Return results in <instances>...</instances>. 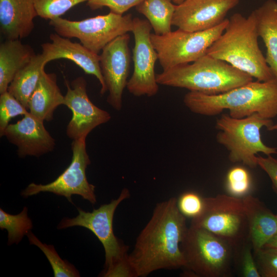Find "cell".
I'll return each mask as SVG.
<instances>
[{
	"label": "cell",
	"instance_id": "obj_6",
	"mask_svg": "<svg viewBox=\"0 0 277 277\" xmlns=\"http://www.w3.org/2000/svg\"><path fill=\"white\" fill-rule=\"evenodd\" d=\"M273 124L271 119L257 113L241 118L222 114L215 123L219 130L216 140L229 152L230 162L255 168L258 153L266 155L277 153V148L266 145L261 137V128L268 129Z\"/></svg>",
	"mask_w": 277,
	"mask_h": 277
},
{
	"label": "cell",
	"instance_id": "obj_8",
	"mask_svg": "<svg viewBox=\"0 0 277 277\" xmlns=\"http://www.w3.org/2000/svg\"><path fill=\"white\" fill-rule=\"evenodd\" d=\"M190 225L202 228L228 241L234 248L248 240V228L242 198L218 194L204 197L201 213Z\"/></svg>",
	"mask_w": 277,
	"mask_h": 277
},
{
	"label": "cell",
	"instance_id": "obj_35",
	"mask_svg": "<svg viewBox=\"0 0 277 277\" xmlns=\"http://www.w3.org/2000/svg\"><path fill=\"white\" fill-rule=\"evenodd\" d=\"M264 248L277 249V234L270 240Z\"/></svg>",
	"mask_w": 277,
	"mask_h": 277
},
{
	"label": "cell",
	"instance_id": "obj_26",
	"mask_svg": "<svg viewBox=\"0 0 277 277\" xmlns=\"http://www.w3.org/2000/svg\"><path fill=\"white\" fill-rule=\"evenodd\" d=\"M30 244L38 247L45 254L52 268L54 277H79L80 273L75 266L61 258L54 246L43 243L31 231L27 235Z\"/></svg>",
	"mask_w": 277,
	"mask_h": 277
},
{
	"label": "cell",
	"instance_id": "obj_29",
	"mask_svg": "<svg viewBox=\"0 0 277 277\" xmlns=\"http://www.w3.org/2000/svg\"><path fill=\"white\" fill-rule=\"evenodd\" d=\"M28 109L13 95L6 91L0 96V136L8 126L9 122L18 115H25L29 113Z\"/></svg>",
	"mask_w": 277,
	"mask_h": 277
},
{
	"label": "cell",
	"instance_id": "obj_5",
	"mask_svg": "<svg viewBox=\"0 0 277 277\" xmlns=\"http://www.w3.org/2000/svg\"><path fill=\"white\" fill-rule=\"evenodd\" d=\"M130 196L124 188L119 196L109 203L101 205L92 212L77 208L78 214L74 217H64L57 226L59 230L74 226L83 227L91 231L102 244L105 261L103 276H130L127 264L128 247L115 235L113 228L114 212L118 205Z\"/></svg>",
	"mask_w": 277,
	"mask_h": 277
},
{
	"label": "cell",
	"instance_id": "obj_14",
	"mask_svg": "<svg viewBox=\"0 0 277 277\" xmlns=\"http://www.w3.org/2000/svg\"><path fill=\"white\" fill-rule=\"evenodd\" d=\"M128 33L120 35L107 45L100 55L102 74L108 91L107 103L115 110L123 106V94L128 83L130 65Z\"/></svg>",
	"mask_w": 277,
	"mask_h": 277
},
{
	"label": "cell",
	"instance_id": "obj_10",
	"mask_svg": "<svg viewBox=\"0 0 277 277\" xmlns=\"http://www.w3.org/2000/svg\"><path fill=\"white\" fill-rule=\"evenodd\" d=\"M228 19L209 30L189 32L178 29L164 35L151 33L150 38L163 70L193 62L206 54L223 33Z\"/></svg>",
	"mask_w": 277,
	"mask_h": 277
},
{
	"label": "cell",
	"instance_id": "obj_25",
	"mask_svg": "<svg viewBox=\"0 0 277 277\" xmlns=\"http://www.w3.org/2000/svg\"><path fill=\"white\" fill-rule=\"evenodd\" d=\"M33 228L31 219L28 215V208L25 206L17 214H11L0 208V228L8 231V245L17 244Z\"/></svg>",
	"mask_w": 277,
	"mask_h": 277
},
{
	"label": "cell",
	"instance_id": "obj_15",
	"mask_svg": "<svg viewBox=\"0 0 277 277\" xmlns=\"http://www.w3.org/2000/svg\"><path fill=\"white\" fill-rule=\"evenodd\" d=\"M239 0H185L176 5L172 26L189 32L213 28L226 18Z\"/></svg>",
	"mask_w": 277,
	"mask_h": 277
},
{
	"label": "cell",
	"instance_id": "obj_11",
	"mask_svg": "<svg viewBox=\"0 0 277 277\" xmlns=\"http://www.w3.org/2000/svg\"><path fill=\"white\" fill-rule=\"evenodd\" d=\"M86 139L72 141L71 163L55 180L47 184L30 183L21 192V195L27 198L41 192H51L64 196L72 203L71 196L76 194L92 204H95V186L88 182L86 174V168L91 163Z\"/></svg>",
	"mask_w": 277,
	"mask_h": 277
},
{
	"label": "cell",
	"instance_id": "obj_36",
	"mask_svg": "<svg viewBox=\"0 0 277 277\" xmlns=\"http://www.w3.org/2000/svg\"><path fill=\"white\" fill-rule=\"evenodd\" d=\"M267 130H269V131H273V130H277V124H273L271 126L269 127L267 129Z\"/></svg>",
	"mask_w": 277,
	"mask_h": 277
},
{
	"label": "cell",
	"instance_id": "obj_30",
	"mask_svg": "<svg viewBox=\"0 0 277 277\" xmlns=\"http://www.w3.org/2000/svg\"><path fill=\"white\" fill-rule=\"evenodd\" d=\"M234 264L239 266L243 277H261L249 239L235 250Z\"/></svg>",
	"mask_w": 277,
	"mask_h": 277
},
{
	"label": "cell",
	"instance_id": "obj_2",
	"mask_svg": "<svg viewBox=\"0 0 277 277\" xmlns=\"http://www.w3.org/2000/svg\"><path fill=\"white\" fill-rule=\"evenodd\" d=\"M183 102L191 112L203 115H215L228 110L233 118L257 113L272 119L277 116V80L252 81L215 95L189 91L184 95Z\"/></svg>",
	"mask_w": 277,
	"mask_h": 277
},
{
	"label": "cell",
	"instance_id": "obj_28",
	"mask_svg": "<svg viewBox=\"0 0 277 277\" xmlns=\"http://www.w3.org/2000/svg\"><path fill=\"white\" fill-rule=\"evenodd\" d=\"M251 188V177L245 168L237 166L228 171L226 177V189L230 195L243 198L249 195Z\"/></svg>",
	"mask_w": 277,
	"mask_h": 277
},
{
	"label": "cell",
	"instance_id": "obj_20",
	"mask_svg": "<svg viewBox=\"0 0 277 277\" xmlns=\"http://www.w3.org/2000/svg\"><path fill=\"white\" fill-rule=\"evenodd\" d=\"M61 105H64V95L57 85L56 75L44 70L29 98L28 109L37 119L50 122L55 110Z\"/></svg>",
	"mask_w": 277,
	"mask_h": 277
},
{
	"label": "cell",
	"instance_id": "obj_16",
	"mask_svg": "<svg viewBox=\"0 0 277 277\" xmlns=\"http://www.w3.org/2000/svg\"><path fill=\"white\" fill-rule=\"evenodd\" d=\"M3 136L16 146L17 155L39 157L51 152L55 141L46 129L44 122L33 116L30 112L15 124H10Z\"/></svg>",
	"mask_w": 277,
	"mask_h": 277
},
{
	"label": "cell",
	"instance_id": "obj_37",
	"mask_svg": "<svg viewBox=\"0 0 277 277\" xmlns=\"http://www.w3.org/2000/svg\"><path fill=\"white\" fill-rule=\"evenodd\" d=\"M172 3L175 5L180 4V3L184 2L185 0H170Z\"/></svg>",
	"mask_w": 277,
	"mask_h": 277
},
{
	"label": "cell",
	"instance_id": "obj_4",
	"mask_svg": "<svg viewBox=\"0 0 277 277\" xmlns=\"http://www.w3.org/2000/svg\"><path fill=\"white\" fill-rule=\"evenodd\" d=\"M192 63L180 65L156 74L158 84L215 95L253 80L250 75L228 63L207 54Z\"/></svg>",
	"mask_w": 277,
	"mask_h": 277
},
{
	"label": "cell",
	"instance_id": "obj_21",
	"mask_svg": "<svg viewBox=\"0 0 277 277\" xmlns=\"http://www.w3.org/2000/svg\"><path fill=\"white\" fill-rule=\"evenodd\" d=\"M28 45L19 39H6L0 45V94L8 88L16 74L36 55Z\"/></svg>",
	"mask_w": 277,
	"mask_h": 277
},
{
	"label": "cell",
	"instance_id": "obj_24",
	"mask_svg": "<svg viewBox=\"0 0 277 277\" xmlns=\"http://www.w3.org/2000/svg\"><path fill=\"white\" fill-rule=\"evenodd\" d=\"M175 7L170 0H144L135 7L147 18L154 34L162 35L171 31Z\"/></svg>",
	"mask_w": 277,
	"mask_h": 277
},
{
	"label": "cell",
	"instance_id": "obj_31",
	"mask_svg": "<svg viewBox=\"0 0 277 277\" xmlns=\"http://www.w3.org/2000/svg\"><path fill=\"white\" fill-rule=\"evenodd\" d=\"M253 254L261 277H277V249L263 248Z\"/></svg>",
	"mask_w": 277,
	"mask_h": 277
},
{
	"label": "cell",
	"instance_id": "obj_3",
	"mask_svg": "<svg viewBox=\"0 0 277 277\" xmlns=\"http://www.w3.org/2000/svg\"><path fill=\"white\" fill-rule=\"evenodd\" d=\"M258 37L253 12L247 17L235 13L206 54L228 63L257 81L272 80L275 78L259 47Z\"/></svg>",
	"mask_w": 277,
	"mask_h": 277
},
{
	"label": "cell",
	"instance_id": "obj_12",
	"mask_svg": "<svg viewBox=\"0 0 277 277\" xmlns=\"http://www.w3.org/2000/svg\"><path fill=\"white\" fill-rule=\"evenodd\" d=\"M152 29L147 20L133 18L131 32L134 37L132 50L134 69L126 87L129 93L135 96L151 97L159 90L155 73L158 56L150 38Z\"/></svg>",
	"mask_w": 277,
	"mask_h": 277
},
{
	"label": "cell",
	"instance_id": "obj_7",
	"mask_svg": "<svg viewBox=\"0 0 277 277\" xmlns=\"http://www.w3.org/2000/svg\"><path fill=\"white\" fill-rule=\"evenodd\" d=\"M185 268L197 276L228 277L234 264V248L226 240L190 225L181 244Z\"/></svg>",
	"mask_w": 277,
	"mask_h": 277
},
{
	"label": "cell",
	"instance_id": "obj_33",
	"mask_svg": "<svg viewBox=\"0 0 277 277\" xmlns=\"http://www.w3.org/2000/svg\"><path fill=\"white\" fill-rule=\"evenodd\" d=\"M144 0H88L87 6L92 10L106 7L110 12L123 15L130 8L136 7Z\"/></svg>",
	"mask_w": 277,
	"mask_h": 277
},
{
	"label": "cell",
	"instance_id": "obj_22",
	"mask_svg": "<svg viewBox=\"0 0 277 277\" xmlns=\"http://www.w3.org/2000/svg\"><path fill=\"white\" fill-rule=\"evenodd\" d=\"M252 12L258 36L266 47V61L277 80V2L267 0Z\"/></svg>",
	"mask_w": 277,
	"mask_h": 277
},
{
	"label": "cell",
	"instance_id": "obj_17",
	"mask_svg": "<svg viewBox=\"0 0 277 277\" xmlns=\"http://www.w3.org/2000/svg\"><path fill=\"white\" fill-rule=\"evenodd\" d=\"M49 38L50 42L41 45V53L47 63L61 58L70 60L86 74L93 75L98 80L101 94L107 91L101 70L98 54L91 51L81 43L73 42L56 33L51 34Z\"/></svg>",
	"mask_w": 277,
	"mask_h": 277
},
{
	"label": "cell",
	"instance_id": "obj_1",
	"mask_svg": "<svg viewBox=\"0 0 277 277\" xmlns=\"http://www.w3.org/2000/svg\"><path fill=\"white\" fill-rule=\"evenodd\" d=\"M188 227L174 197L158 203L127 257L130 276L185 267L181 244Z\"/></svg>",
	"mask_w": 277,
	"mask_h": 277
},
{
	"label": "cell",
	"instance_id": "obj_19",
	"mask_svg": "<svg viewBox=\"0 0 277 277\" xmlns=\"http://www.w3.org/2000/svg\"><path fill=\"white\" fill-rule=\"evenodd\" d=\"M248 228V239L253 253L277 234V214H274L258 198L250 194L242 198Z\"/></svg>",
	"mask_w": 277,
	"mask_h": 277
},
{
	"label": "cell",
	"instance_id": "obj_13",
	"mask_svg": "<svg viewBox=\"0 0 277 277\" xmlns=\"http://www.w3.org/2000/svg\"><path fill=\"white\" fill-rule=\"evenodd\" d=\"M67 92L64 95V105L72 112V117L66 129V134L72 140L86 138L95 128L111 119L107 111L95 106L87 93V82L83 76L72 81L65 80Z\"/></svg>",
	"mask_w": 277,
	"mask_h": 277
},
{
	"label": "cell",
	"instance_id": "obj_32",
	"mask_svg": "<svg viewBox=\"0 0 277 277\" xmlns=\"http://www.w3.org/2000/svg\"><path fill=\"white\" fill-rule=\"evenodd\" d=\"M177 205L186 217L192 219L201 213L204 207V197L194 192H186L177 200Z\"/></svg>",
	"mask_w": 277,
	"mask_h": 277
},
{
	"label": "cell",
	"instance_id": "obj_9",
	"mask_svg": "<svg viewBox=\"0 0 277 277\" xmlns=\"http://www.w3.org/2000/svg\"><path fill=\"white\" fill-rule=\"evenodd\" d=\"M133 19L131 14L120 15L110 12L81 21L60 17L50 20L49 25L58 35L76 38L91 51L98 54L118 36L132 32Z\"/></svg>",
	"mask_w": 277,
	"mask_h": 277
},
{
	"label": "cell",
	"instance_id": "obj_27",
	"mask_svg": "<svg viewBox=\"0 0 277 277\" xmlns=\"http://www.w3.org/2000/svg\"><path fill=\"white\" fill-rule=\"evenodd\" d=\"M88 0H34L40 17L52 20L60 17L72 7Z\"/></svg>",
	"mask_w": 277,
	"mask_h": 277
},
{
	"label": "cell",
	"instance_id": "obj_34",
	"mask_svg": "<svg viewBox=\"0 0 277 277\" xmlns=\"http://www.w3.org/2000/svg\"><path fill=\"white\" fill-rule=\"evenodd\" d=\"M258 166H260L268 175L271 181L272 187L277 194V158L271 155L266 157L257 156Z\"/></svg>",
	"mask_w": 277,
	"mask_h": 277
},
{
	"label": "cell",
	"instance_id": "obj_23",
	"mask_svg": "<svg viewBox=\"0 0 277 277\" xmlns=\"http://www.w3.org/2000/svg\"><path fill=\"white\" fill-rule=\"evenodd\" d=\"M47 64L42 53L36 54L31 62L16 74L8 87V92L27 109L29 98Z\"/></svg>",
	"mask_w": 277,
	"mask_h": 277
},
{
	"label": "cell",
	"instance_id": "obj_18",
	"mask_svg": "<svg viewBox=\"0 0 277 277\" xmlns=\"http://www.w3.org/2000/svg\"><path fill=\"white\" fill-rule=\"evenodd\" d=\"M37 16L34 0H0V30L6 39L29 36Z\"/></svg>",
	"mask_w": 277,
	"mask_h": 277
}]
</instances>
